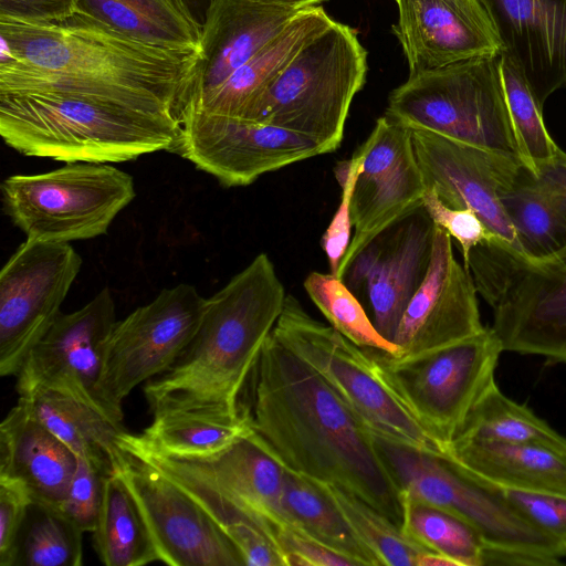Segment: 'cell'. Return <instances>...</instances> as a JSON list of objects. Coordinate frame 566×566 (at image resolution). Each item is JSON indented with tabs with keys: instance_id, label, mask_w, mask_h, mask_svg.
I'll return each instance as SVG.
<instances>
[{
	"instance_id": "obj_1",
	"label": "cell",
	"mask_w": 566,
	"mask_h": 566,
	"mask_svg": "<svg viewBox=\"0 0 566 566\" xmlns=\"http://www.w3.org/2000/svg\"><path fill=\"white\" fill-rule=\"evenodd\" d=\"M247 386L243 410L251 431L284 469L340 485L401 526V492L375 436L272 333Z\"/></svg>"
},
{
	"instance_id": "obj_2",
	"label": "cell",
	"mask_w": 566,
	"mask_h": 566,
	"mask_svg": "<svg viewBox=\"0 0 566 566\" xmlns=\"http://www.w3.org/2000/svg\"><path fill=\"white\" fill-rule=\"evenodd\" d=\"M0 93L82 92L178 122L200 51L140 43L80 12L46 23L0 20Z\"/></svg>"
},
{
	"instance_id": "obj_3",
	"label": "cell",
	"mask_w": 566,
	"mask_h": 566,
	"mask_svg": "<svg viewBox=\"0 0 566 566\" xmlns=\"http://www.w3.org/2000/svg\"><path fill=\"white\" fill-rule=\"evenodd\" d=\"M286 295L272 261L260 253L206 298L190 343L165 373L144 384L153 418L243 420L244 389Z\"/></svg>"
},
{
	"instance_id": "obj_4",
	"label": "cell",
	"mask_w": 566,
	"mask_h": 566,
	"mask_svg": "<svg viewBox=\"0 0 566 566\" xmlns=\"http://www.w3.org/2000/svg\"><path fill=\"white\" fill-rule=\"evenodd\" d=\"M178 119L103 96L63 91L0 93V135L28 157L115 164L171 151Z\"/></svg>"
},
{
	"instance_id": "obj_5",
	"label": "cell",
	"mask_w": 566,
	"mask_h": 566,
	"mask_svg": "<svg viewBox=\"0 0 566 566\" xmlns=\"http://www.w3.org/2000/svg\"><path fill=\"white\" fill-rule=\"evenodd\" d=\"M367 52L356 30L333 21L310 40L240 118L281 127L336 150L354 96L366 81Z\"/></svg>"
},
{
	"instance_id": "obj_6",
	"label": "cell",
	"mask_w": 566,
	"mask_h": 566,
	"mask_svg": "<svg viewBox=\"0 0 566 566\" xmlns=\"http://www.w3.org/2000/svg\"><path fill=\"white\" fill-rule=\"evenodd\" d=\"M376 438V437H375ZM401 494L447 510L473 525L488 543V566H552L565 557L497 489L451 462L376 438Z\"/></svg>"
},
{
	"instance_id": "obj_7",
	"label": "cell",
	"mask_w": 566,
	"mask_h": 566,
	"mask_svg": "<svg viewBox=\"0 0 566 566\" xmlns=\"http://www.w3.org/2000/svg\"><path fill=\"white\" fill-rule=\"evenodd\" d=\"M469 271L504 352L566 364V244L532 259L493 239L471 250Z\"/></svg>"
},
{
	"instance_id": "obj_8",
	"label": "cell",
	"mask_w": 566,
	"mask_h": 566,
	"mask_svg": "<svg viewBox=\"0 0 566 566\" xmlns=\"http://www.w3.org/2000/svg\"><path fill=\"white\" fill-rule=\"evenodd\" d=\"M385 114L411 129L523 160L506 102L501 54L409 75L391 92Z\"/></svg>"
},
{
	"instance_id": "obj_9",
	"label": "cell",
	"mask_w": 566,
	"mask_h": 566,
	"mask_svg": "<svg viewBox=\"0 0 566 566\" xmlns=\"http://www.w3.org/2000/svg\"><path fill=\"white\" fill-rule=\"evenodd\" d=\"M272 334L312 367L378 439L444 455L443 446L381 378L370 354L287 294Z\"/></svg>"
},
{
	"instance_id": "obj_10",
	"label": "cell",
	"mask_w": 566,
	"mask_h": 566,
	"mask_svg": "<svg viewBox=\"0 0 566 566\" xmlns=\"http://www.w3.org/2000/svg\"><path fill=\"white\" fill-rule=\"evenodd\" d=\"M3 209L27 239L71 242L107 232L135 198L133 177L108 164L66 163L1 184Z\"/></svg>"
},
{
	"instance_id": "obj_11",
	"label": "cell",
	"mask_w": 566,
	"mask_h": 566,
	"mask_svg": "<svg viewBox=\"0 0 566 566\" xmlns=\"http://www.w3.org/2000/svg\"><path fill=\"white\" fill-rule=\"evenodd\" d=\"M384 381L447 451L469 413L495 384L503 350L491 327L409 358L365 348Z\"/></svg>"
},
{
	"instance_id": "obj_12",
	"label": "cell",
	"mask_w": 566,
	"mask_h": 566,
	"mask_svg": "<svg viewBox=\"0 0 566 566\" xmlns=\"http://www.w3.org/2000/svg\"><path fill=\"white\" fill-rule=\"evenodd\" d=\"M206 305L181 283L116 321L106 340L98 392L109 418L124 424L123 402L140 384L165 373L192 339Z\"/></svg>"
},
{
	"instance_id": "obj_13",
	"label": "cell",
	"mask_w": 566,
	"mask_h": 566,
	"mask_svg": "<svg viewBox=\"0 0 566 566\" xmlns=\"http://www.w3.org/2000/svg\"><path fill=\"white\" fill-rule=\"evenodd\" d=\"M82 258L67 242L27 239L0 273V375L17 376L61 313Z\"/></svg>"
},
{
	"instance_id": "obj_14",
	"label": "cell",
	"mask_w": 566,
	"mask_h": 566,
	"mask_svg": "<svg viewBox=\"0 0 566 566\" xmlns=\"http://www.w3.org/2000/svg\"><path fill=\"white\" fill-rule=\"evenodd\" d=\"M434 223L419 205L374 237L347 264L340 280L364 306L376 331L394 339L430 266Z\"/></svg>"
},
{
	"instance_id": "obj_15",
	"label": "cell",
	"mask_w": 566,
	"mask_h": 566,
	"mask_svg": "<svg viewBox=\"0 0 566 566\" xmlns=\"http://www.w3.org/2000/svg\"><path fill=\"white\" fill-rule=\"evenodd\" d=\"M170 153L192 163L226 187H242L260 176L323 155L307 137L274 125L208 113L179 119Z\"/></svg>"
},
{
	"instance_id": "obj_16",
	"label": "cell",
	"mask_w": 566,
	"mask_h": 566,
	"mask_svg": "<svg viewBox=\"0 0 566 566\" xmlns=\"http://www.w3.org/2000/svg\"><path fill=\"white\" fill-rule=\"evenodd\" d=\"M411 130L426 187L433 189L449 207L475 212L502 244L525 256L502 200L526 164L430 130Z\"/></svg>"
},
{
	"instance_id": "obj_17",
	"label": "cell",
	"mask_w": 566,
	"mask_h": 566,
	"mask_svg": "<svg viewBox=\"0 0 566 566\" xmlns=\"http://www.w3.org/2000/svg\"><path fill=\"white\" fill-rule=\"evenodd\" d=\"M115 323V302L107 287L82 308L60 313L15 376L18 395L55 391L111 419L99 397L98 384L105 344Z\"/></svg>"
},
{
	"instance_id": "obj_18",
	"label": "cell",
	"mask_w": 566,
	"mask_h": 566,
	"mask_svg": "<svg viewBox=\"0 0 566 566\" xmlns=\"http://www.w3.org/2000/svg\"><path fill=\"white\" fill-rule=\"evenodd\" d=\"M357 158L350 218L354 234L336 276L380 231L421 205L426 184L419 167L412 130L398 120L379 117Z\"/></svg>"
},
{
	"instance_id": "obj_19",
	"label": "cell",
	"mask_w": 566,
	"mask_h": 566,
	"mask_svg": "<svg viewBox=\"0 0 566 566\" xmlns=\"http://www.w3.org/2000/svg\"><path fill=\"white\" fill-rule=\"evenodd\" d=\"M119 449L117 471L146 517L160 562L170 566L244 565L221 526L185 490L155 467Z\"/></svg>"
},
{
	"instance_id": "obj_20",
	"label": "cell",
	"mask_w": 566,
	"mask_h": 566,
	"mask_svg": "<svg viewBox=\"0 0 566 566\" xmlns=\"http://www.w3.org/2000/svg\"><path fill=\"white\" fill-rule=\"evenodd\" d=\"M451 239L448 232L434 226L430 266L408 304L394 339L397 358H409L454 344L485 327L480 317L473 277L455 260Z\"/></svg>"
},
{
	"instance_id": "obj_21",
	"label": "cell",
	"mask_w": 566,
	"mask_h": 566,
	"mask_svg": "<svg viewBox=\"0 0 566 566\" xmlns=\"http://www.w3.org/2000/svg\"><path fill=\"white\" fill-rule=\"evenodd\" d=\"M394 31L409 75L473 57L502 53L491 19L479 0H396Z\"/></svg>"
},
{
	"instance_id": "obj_22",
	"label": "cell",
	"mask_w": 566,
	"mask_h": 566,
	"mask_svg": "<svg viewBox=\"0 0 566 566\" xmlns=\"http://www.w3.org/2000/svg\"><path fill=\"white\" fill-rule=\"evenodd\" d=\"M537 103L566 86V0H479Z\"/></svg>"
},
{
	"instance_id": "obj_23",
	"label": "cell",
	"mask_w": 566,
	"mask_h": 566,
	"mask_svg": "<svg viewBox=\"0 0 566 566\" xmlns=\"http://www.w3.org/2000/svg\"><path fill=\"white\" fill-rule=\"evenodd\" d=\"M298 12L250 0H216L201 29L196 73L179 119L195 111Z\"/></svg>"
},
{
	"instance_id": "obj_24",
	"label": "cell",
	"mask_w": 566,
	"mask_h": 566,
	"mask_svg": "<svg viewBox=\"0 0 566 566\" xmlns=\"http://www.w3.org/2000/svg\"><path fill=\"white\" fill-rule=\"evenodd\" d=\"M78 463L20 399L0 423V476L20 481L32 503L61 510Z\"/></svg>"
},
{
	"instance_id": "obj_25",
	"label": "cell",
	"mask_w": 566,
	"mask_h": 566,
	"mask_svg": "<svg viewBox=\"0 0 566 566\" xmlns=\"http://www.w3.org/2000/svg\"><path fill=\"white\" fill-rule=\"evenodd\" d=\"M444 457L496 488L566 496V448L563 447L461 441L450 443Z\"/></svg>"
},
{
	"instance_id": "obj_26",
	"label": "cell",
	"mask_w": 566,
	"mask_h": 566,
	"mask_svg": "<svg viewBox=\"0 0 566 566\" xmlns=\"http://www.w3.org/2000/svg\"><path fill=\"white\" fill-rule=\"evenodd\" d=\"M333 21L319 6L300 11L254 56L189 113L240 117L245 106L276 80L302 46Z\"/></svg>"
},
{
	"instance_id": "obj_27",
	"label": "cell",
	"mask_w": 566,
	"mask_h": 566,
	"mask_svg": "<svg viewBox=\"0 0 566 566\" xmlns=\"http://www.w3.org/2000/svg\"><path fill=\"white\" fill-rule=\"evenodd\" d=\"M31 413L78 459H84L107 474L118 469L120 449L118 436L125 426L62 394L35 390L19 396Z\"/></svg>"
},
{
	"instance_id": "obj_28",
	"label": "cell",
	"mask_w": 566,
	"mask_h": 566,
	"mask_svg": "<svg viewBox=\"0 0 566 566\" xmlns=\"http://www.w3.org/2000/svg\"><path fill=\"white\" fill-rule=\"evenodd\" d=\"M76 12L149 45L200 50L201 29L171 0H74Z\"/></svg>"
},
{
	"instance_id": "obj_29",
	"label": "cell",
	"mask_w": 566,
	"mask_h": 566,
	"mask_svg": "<svg viewBox=\"0 0 566 566\" xmlns=\"http://www.w3.org/2000/svg\"><path fill=\"white\" fill-rule=\"evenodd\" d=\"M93 544L106 566H143L160 562L146 517L118 471L106 479Z\"/></svg>"
},
{
	"instance_id": "obj_30",
	"label": "cell",
	"mask_w": 566,
	"mask_h": 566,
	"mask_svg": "<svg viewBox=\"0 0 566 566\" xmlns=\"http://www.w3.org/2000/svg\"><path fill=\"white\" fill-rule=\"evenodd\" d=\"M282 510L291 525L352 559L356 566L380 565L331 497L313 480L287 469L283 472Z\"/></svg>"
},
{
	"instance_id": "obj_31",
	"label": "cell",
	"mask_w": 566,
	"mask_h": 566,
	"mask_svg": "<svg viewBox=\"0 0 566 566\" xmlns=\"http://www.w3.org/2000/svg\"><path fill=\"white\" fill-rule=\"evenodd\" d=\"M401 531L420 547L457 566H484L488 543L469 522L441 507L401 494Z\"/></svg>"
},
{
	"instance_id": "obj_32",
	"label": "cell",
	"mask_w": 566,
	"mask_h": 566,
	"mask_svg": "<svg viewBox=\"0 0 566 566\" xmlns=\"http://www.w3.org/2000/svg\"><path fill=\"white\" fill-rule=\"evenodd\" d=\"M461 441L542 443L566 448L565 437L530 408L506 397L497 384L478 401L450 443Z\"/></svg>"
},
{
	"instance_id": "obj_33",
	"label": "cell",
	"mask_w": 566,
	"mask_h": 566,
	"mask_svg": "<svg viewBox=\"0 0 566 566\" xmlns=\"http://www.w3.org/2000/svg\"><path fill=\"white\" fill-rule=\"evenodd\" d=\"M313 481L331 497L355 535L376 555L380 565L416 566L417 556L426 549L409 539L398 525L343 486Z\"/></svg>"
},
{
	"instance_id": "obj_34",
	"label": "cell",
	"mask_w": 566,
	"mask_h": 566,
	"mask_svg": "<svg viewBox=\"0 0 566 566\" xmlns=\"http://www.w3.org/2000/svg\"><path fill=\"white\" fill-rule=\"evenodd\" d=\"M83 533L60 510L32 503L13 566H81Z\"/></svg>"
},
{
	"instance_id": "obj_35",
	"label": "cell",
	"mask_w": 566,
	"mask_h": 566,
	"mask_svg": "<svg viewBox=\"0 0 566 566\" xmlns=\"http://www.w3.org/2000/svg\"><path fill=\"white\" fill-rule=\"evenodd\" d=\"M533 169L524 165L515 186L502 202L526 258L539 259L566 244V229L532 181Z\"/></svg>"
},
{
	"instance_id": "obj_36",
	"label": "cell",
	"mask_w": 566,
	"mask_h": 566,
	"mask_svg": "<svg viewBox=\"0 0 566 566\" xmlns=\"http://www.w3.org/2000/svg\"><path fill=\"white\" fill-rule=\"evenodd\" d=\"M251 430L248 417L223 423L186 416L153 418L139 439L148 447L176 455L217 453Z\"/></svg>"
},
{
	"instance_id": "obj_37",
	"label": "cell",
	"mask_w": 566,
	"mask_h": 566,
	"mask_svg": "<svg viewBox=\"0 0 566 566\" xmlns=\"http://www.w3.org/2000/svg\"><path fill=\"white\" fill-rule=\"evenodd\" d=\"M304 289L329 325L346 338L363 348L397 355V346L376 331L359 300L338 276L311 272Z\"/></svg>"
},
{
	"instance_id": "obj_38",
	"label": "cell",
	"mask_w": 566,
	"mask_h": 566,
	"mask_svg": "<svg viewBox=\"0 0 566 566\" xmlns=\"http://www.w3.org/2000/svg\"><path fill=\"white\" fill-rule=\"evenodd\" d=\"M501 71L516 143L523 160L533 170L560 150L548 134L537 103L524 78L501 55Z\"/></svg>"
},
{
	"instance_id": "obj_39",
	"label": "cell",
	"mask_w": 566,
	"mask_h": 566,
	"mask_svg": "<svg viewBox=\"0 0 566 566\" xmlns=\"http://www.w3.org/2000/svg\"><path fill=\"white\" fill-rule=\"evenodd\" d=\"M112 475V474H111ZM109 474L91 462L78 459L61 512L83 532L96 528L104 501L105 482Z\"/></svg>"
},
{
	"instance_id": "obj_40",
	"label": "cell",
	"mask_w": 566,
	"mask_h": 566,
	"mask_svg": "<svg viewBox=\"0 0 566 566\" xmlns=\"http://www.w3.org/2000/svg\"><path fill=\"white\" fill-rule=\"evenodd\" d=\"M421 203L434 226L442 228L455 239L467 270H469L471 250L485 241L496 239L475 212L470 209L449 207L431 188H426Z\"/></svg>"
},
{
	"instance_id": "obj_41",
	"label": "cell",
	"mask_w": 566,
	"mask_h": 566,
	"mask_svg": "<svg viewBox=\"0 0 566 566\" xmlns=\"http://www.w3.org/2000/svg\"><path fill=\"white\" fill-rule=\"evenodd\" d=\"M497 489L566 557V496Z\"/></svg>"
},
{
	"instance_id": "obj_42",
	"label": "cell",
	"mask_w": 566,
	"mask_h": 566,
	"mask_svg": "<svg viewBox=\"0 0 566 566\" xmlns=\"http://www.w3.org/2000/svg\"><path fill=\"white\" fill-rule=\"evenodd\" d=\"M357 165V158L353 155L350 159L340 161L335 167V176L342 187V199L337 211L322 237V248L326 253L331 273L335 275L352 240L350 200Z\"/></svg>"
},
{
	"instance_id": "obj_43",
	"label": "cell",
	"mask_w": 566,
	"mask_h": 566,
	"mask_svg": "<svg viewBox=\"0 0 566 566\" xmlns=\"http://www.w3.org/2000/svg\"><path fill=\"white\" fill-rule=\"evenodd\" d=\"M271 533L285 566H356L352 559L311 538L287 521L273 523Z\"/></svg>"
},
{
	"instance_id": "obj_44",
	"label": "cell",
	"mask_w": 566,
	"mask_h": 566,
	"mask_svg": "<svg viewBox=\"0 0 566 566\" xmlns=\"http://www.w3.org/2000/svg\"><path fill=\"white\" fill-rule=\"evenodd\" d=\"M32 500L18 480L0 476V566H13Z\"/></svg>"
},
{
	"instance_id": "obj_45",
	"label": "cell",
	"mask_w": 566,
	"mask_h": 566,
	"mask_svg": "<svg viewBox=\"0 0 566 566\" xmlns=\"http://www.w3.org/2000/svg\"><path fill=\"white\" fill-rule=\"evenodd\" d=\"M76 12L74 0H0V20L46 23Z\"/></svg>"
},
{
	"instance_id": "obj_46",
	"label": "cell",
	"mask_w": 566,
	"mask_h": 566,
	"mask_svg": "<svg viewBox=\"0 0 566 566\" xmlns=\"http://www.w3.org/2000/svg\"><path fill=\"white\" fill-rule=\"evenodd\" d=\"M532 181L566 229V154L559 150L553 159L538 165Z\"/></svg>"
},
{
	"instance_id": "obj_47",
	"label": "cell",
	"mask_w": 566,
	"mask_h": 566,
	"mask_svg": "<svg viewBox=\"0 0 566 566\" xmlns=\"http://www.w3.org/2000/svg\"><path fill=\"white\" fill-rule=\"evenodd\" d=\"M174 1L200 29L206 23L208 13L216 0H171Z\"/></svg>"
},
{
	"instance_id": "obj_48",
	"label": "cell",
	"mask_w": 566,
	"mask_h": 566,
	"mask_svg": "<svg viewBox=\"0 0 566 566\" xmlns=\"http://www.w3.org/2000/svg\"><path fill=\"white\" fill-rule=\"evenodd\" d=\"M262 4L302 11L307 8L317 7L319 3L327 0H250Z\"/></svg>"
},
{
	"instance_id": "obj_49",
	"label": "cell",
	"mask_w": 566,
	"mask_h": 566,
	"mask_svg": "<svg viewBox=\"0 0 566 566\" xmlns=\"http://www.w3.org/2000/svg\"><path fill=\"white\" fill-rule=\"evenodd\" d=\"M416 566H457V564L441 554L426 549L417 556Z\"/></svg>"
}]
</instances>
